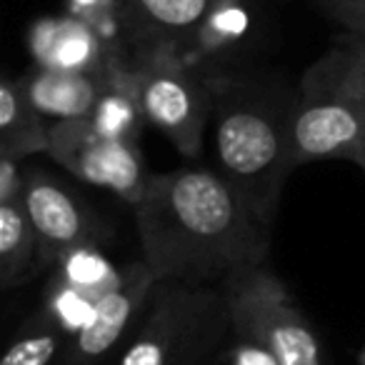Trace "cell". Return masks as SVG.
<instances>
[{
    "instance_id": "cell-4",
    "label": "cell",
    "mask_w": 365,
    "mask_h": 365,
    "mask_svg": "<svg viewBox=\"0 0 365 365\" xmlns=\"http://www.w3.org/2000/svg\"><path fill=\"white\" fill-rule=\"evenodd\" d=\"M215 155L220 175L263 225L273 228L290 168V113L258 101L215 106Z\"/></svg>"
},
{
    "instance_id": "cell-11",
    "label": "cell",
    "mask_w": 365,
    "mask_h": 365,
    "mask_svg": "<svg viewBox=\"0 0 365 365\" xmlns=\"http://www.w3.org/2000/svg\"><path fill=\"white\" fill-rule=\"evenodd\" d=\"M48 295V313L66 333L76 335L96 303L113 288L123 268H113L96 245H86L58 260Z\"/></svg>"
},
{
    "instance_id": "cell-17",
    "label": "cell",
    "mask_w": 365,
    "mask_h": 365,
    "mask_svg": "<svg viewBox=\"0 0 365 365\" xmlns=\"http://www.w3.org/2000/svg\"><path fill=\"white\" fill-rule=\"evenodd\" d=\"M245 28H248V13L240 0H213L205 21L185 48H190L195 56H215L235 46L243 38Z\"/></svg>"
},
{
    "instance_id": "cell-8",
    "label": "cell",
    "mask_w": 365,
    "mask_h": 365,
    "mask_svg": "<svg viewBox=\"0 0 365 365\" xmlns=\"http://www.w3.org/2000/svg\"><path fill=\"white\" fill-rule=\"evenodd\" d=\"M155 283L158 278L143 260L125 265L113 288L96 303L86 325L73 335L66 365H101L118 345H125Z\"/></svg>"
},
{
    "instance_id": "cell-25",
    "label": "cell",
    "mask_w": 365,
    "mask_h": 365,
    "mask_svg": "<svg viewBox=\"0 0 365 365\" xmlns=\"http://www.w3.org/2000/svg\"><path fill=\"white\" fill-rule=\"evenodd\" d=\"M360 48H363V53H365V43L363 41H360Z\"/></svg>"
},
{
    "instance_id": "cell-23",
    "label": "cell",
    "mask_w": 365,
    "mask_h": 365,
    "mask_svg": "<svg viewBox=\"0 0 365 365\" xmlns=\"http://www.w3.org/2000/svg\"><path fill=\"white\" fill-rule=\"evenodd\" d=\"M358 48H360V43H358ZM360 56H363V91H365V53H363V48H360Z\"/></svg>"
},
{
    "instance_id": "cell-19",
    "label": "cell",
    "mask_w": 365,
    "mask_h": 365,
    "mask_svg": "<svg viewBox=\"0 0 365 365\" xmlns=\"http://www.w3.org/2000/svg\"><path fill=\"white\" fill-rule=\"evenodd\" d=\"M71 13L96 26L118 46V33H125V0H68Z\"/></svg>"
},
{
    "instance_id": "cell-21",
    "label": "cell",
    "mask_w": 365,
    "mask_h": 365,
    "mask_svg": "<svg viewBox=\"0 0 365 365\" xmlns=\"http://www.w3.org/2000/svg\"><path fill=\"white\" fill-rule=\"evenodd\" d=\"M21 163L11 155H0V205L21 203L26 195V173L21 170Z\"/></svg>"
},
{
    "instance_id": "cell-6",
    "label": "cell",
    "mask_w": 365,
    "mask_h": 365,
    "mask_svg": "<svg viewBox=\"0 0 365 365\" xmlns=\"http://www.w3.org/2000/svg\"><path fill=\"white\" fill-rule=\"evenodd\" d=\"M133 66L148 125L163 133L180 155L198 158L215 113L210 91L193 76L185 58L170 48L135 56Z\"/></svg>"
},
{
    "instance_id": "cell-22",
    "label": "cell",
    "mask_w": 365,
    "mask_h": 365,
    "mask_svg": "<svg viewBox=\"0 0 365 365\" xmlns=\"http://www.w3.org/2000/svg\"><path fill=\"white\" fill-rule=\"evenodd\" d=\"M328 13L365 43V0H323Z\"/></svg>"
},
{
    "instance_id": "cell-15",
    "label": "cell",
    "mask_w": 365,
    "mask_h": 365,
    "mask_svg": "<svg viewBox=\"0 0 365 365\" xmlns=\"http://www.w3.org/2000/svg\"><path fill=\"white\" fill-rule=\"evenodd\" d=\"M101 133L120 140L138 143L140 140L145 115H143L140 98H138V81H135V66L128 63L125 58L118 61L108 71L106 86L98 98V106L93 115L88 118Z\"/></svg>"
},
{
    "instance_id": "cell-2",
    "label": "cell",
    "mask_w": 365,
    "mask_h": 365,
    "mask_svg": "<svg viewBox=\"0 0 365 365\" xmlns=\"http://www.w3.org/2000/svg\"><path fill=\"white\" fill-rule=\"evenodd\" d=\"M348 160L365 170V91L360 48L333 51L303 78L290 110V168Z\"/></svg>"
},
{
    "instance_id": "cell-10",
    "label": "cell",
    "mask_w": 365,
    "mask_h": 365,
    "mask_svg": "<svg viewBox=\"0 0 365 365\" xmlns=\"http://www.w3.org/2000/svg\"><path fill=\"white\" fill-rule=\"evenodd\" d=\"M28 46L36 58V68L46 71L103 73L113 63L123 61L120 46L73 13L41 18L31 28Z\"/></svg>"
},
{
    "instance_id": "cell-1",
    "label": "cell",
    "mask_w": 365,
    "mask_h": 365,
    "mask_svg": "<svg viewBox=\"0 0 365 365\" xmlns=\"http://www.w3.org/2000/svg\"><path fill=\"white\" fill-rule=\"evenodd\" d=\"M130 208L143 263L158 280L223 283L268 258L270 228L220 173L178 168L153 175Z\"/></svg>"
},
{
    "instance_id": "cell-24",
    "label": "cell",
    "mask_w": 365,
    "mask_h": 365,
    "mask_svg": "<svg viewBox=\"0 0 365 365\" xmlns=\"http://www.w3.org/2000/svg\"><path fill=\"white\" fill-rule=\"evenodd\" d=\"M360 365H365V348H363V353H360Z\"/></svg>"
},
{
    "instance_id": "cell-3",
    "label": "cell",
    "mask_w": 365,
    "mask_h": 365,
    "mask_svg": "<svg viewBox=\"0 0 365 365\" xmlns=\"http://www.w3.org/2000/svg\"><path fill=\"white\" fill-rule=\"evenodd\" d=\"M228 338L220 283L158 280L118 365H215Z\"/></svg>"
},
{
    "instance_id": "cell-9",
    "label": "cell",
    "mask_w": 365,
    "mask_h": 365,
    "mask_svg": "<svg viewBox=\"0 0 365 365\" xmlns=\"http://www.w3.org/2000/svg\"><path fill=\"white\" fill-rule=\"evenodd\" d=\"M23 203L38 235L43 265L58 263L63 255L78 248L96 245L101 235L96 218L81 198L41 170L26 173Z\"/></svg>"
},
{
    "instance_id": "cell-16",
    "label": "cell",
    "mask_w": 365,
    "mask_h": 365,
    "mask_svg": "<svg viewBox=\"0 0 365 365\" xmlns=\"http://www.w3.org/2000/svg\"><path fill=\"white\" fill-rule=\"evenodd\" d=\"M43 265L38 235L28 218L26 203L0 205V285L13 290Z\"/></svg>"
},
{
    "instance_id": "cell-13",
    "label": "cell",
    "mask_w": 365,
    "mask_h": 365,
    "mask_svg": "<svg viewBox=\"0 0 365 365\" xmlns=\"http://www.w3.org/2000/svg\"><path fill=\"white\" fill-rule=\"evenodd\" d=\"M108 71L73 73V71H46V68H36V73L23 78V86H26L31 103L51 123L88 120L98 106V98L103 93V86H106Z\"/></svg>"
},
{
    "instance_id": "cell-20",
    "label": "cell",
    "mask_w": 365,
    "mask_h": 365,
    "mask_svg": "<svg viewBox=\"0 0 365 365\" xmlns=\"http://www.w3.org/2000/svg\"><path fill=\"white\" fill-rule=\"evenodd\" d=\"M228 365H283L270 348L253 338H245L230 330L228 343Z\"/></svg>"
},
{
    "instance_id": "cell-12",
    "label": "cell",
    "mask_w": 365,
    "mask_h": 365,
    "mask_svg": "<svg viewBox=\"0 0 365 365\" xmlns=\"http://www.w3.org/2000/svg\"><path fill=\"white\" fill-rule=\"evenodd\" d=\"M213 0H125V36L138 56L170 48L182 56Z\"/></svg>"
},
{
    "instance_id": "cell-5",
    "label": "cell",
    "mask_w": 365,
    "mask_h": 365,
    "mask_svg": "<svg viewBox=\"0 0 365 365\" xmlns=\"http://www.w3.org/2000/svg\"><path fill=\"white\" fill-rule=\"evenodd\" d=\"M220 288L233 333L263 343L283 365H325L315 328L265 263L235 270Z\"/></svg>"
},
{
    "instance_id": "cell-7",
    "label": "cell",
    "mask_w": 365,
    "mask_h": 365,
    "mask_svg": "<svg viewBox=\"0 0 365 365\" xmlns=\"http://www.w3.org/2000/svg\"><path fill=\"white\" fill-rule=\"evenodd\" d=\"M48 155L78 180L110 190L128 205L145 195L153 178L138 143L106 135L91 120L51 123Z\"/></svg>"
},
{
    "instance_id": "cell-18",
    "label": "cell",
    "mask_w": 365,
    "mask_h": 365,
    "mask_svg": "<svg viewBox=\"0 0 365 365\" xmlns=\"http://www.w3.org/2000/svg\"><path fill=\"white\" fill-rule=\"evenodd\" d=\"M63 335L66 330L51 315H43L41 323L31 325L21 338L13 340L0 365H53L63 348Z\"/></svg>"
},
{
    "instance_id": "cell-14",
    "label": "cell",
    "mask_w": 365,
    "mask_h": 365,
    "mask_svg": "<svg viewBox=\"0 0 365 365\" xmlns=\"http://www.w3.org/2000/svg\"><path fill=\"white\" fill-rule=\"evenodd\" d=\"M51 120L31 103L23 81L6 78L0 83V155L26 160L48 153Z\"/></svg>"
}]
</instances>
